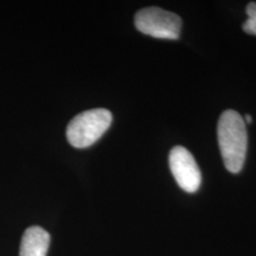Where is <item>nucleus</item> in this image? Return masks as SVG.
Returning <instances> with one entry per match:
<instances>
[{
  "label": "nucleus",
  "instance_id": "obj_6",
  "mask_svg": "<svg viewBox=\"0 0 256 256\" xmlns=\"http://www.w3.org/2000/svg\"><path fill=\"white\" fill-rule=\"evenodd\" d=\"M246 12H247L248 19L242 25L243 31L248 34L256 36V2H249L247 8H246Z\"/></svg>",
  "mask_w": 256,
  "mask_h": 256
},
{
  "label": "nucleus",
  "instance_id": "obj_7",
  "mask_svg": "<svg viewBox=\"0 0 256 256\" xmlns=\"http://www.w3.org/2000/svg\"><path fill=\"white\" fill-rule=\"evenodd\" d=\"M243 120H244L246 124H252V118L250 116V115H246L244 119H243Z\"/></svg>",
  "mask_w": 256,
  "mask_h": 256
},
{
  "label": "nucleus",
  "instance_id": "obj_4",
  "mask_svg": "<svg viewBox=\"0 0 256 256\" xmlns=\"http://www.w3.org/2000/svg\"><path fill=\"white\" fill-rule=\"evenodd\" d=\"M168 165L179 188L194 194L202 184V174L194 156L183 146H176L168 156Z\"/></svg>",
  "mask_w": 256,
  "mask_h": 256
},
{
  "label": "nucleus",
  "instance_id": "obj_1",
  "mask_svg": "<svg viewBox=\"0 0 256 256\" xmlns=\"http://www.w3.org/2000/svg\"><path fill=\"white\" fill-rule=\"evenodd\" d=\"M217 136L226 168L232 174L241 172L247 156L248 133L244 120L238 112H223L217 126Z\"/></svg>",
  "mask_w": 256,
  "mask_h": 256
},
{
  "label": "nucleus",
  "instance_id": "obj_5",
  "mask_svg": "<svg viewBox=\"0 0 256 256\" xmlns=\"http://www.w3.org/2000/svg\"><path fill=\"white\" fill-rule=\"evenodd\" d=\"M49 247V232L40 226H30L25 230L22 238L19 256H46Z\"/></svg>",
  "mask_w": 256,
  "mask_h": 256
},
{
  "label": "nucleus",
  "instance_id": "obj_2",
  "mask_svg": "<svg viewBox=\"0 0 256 256\" xmlns=\"http://www.w3.org/2000/svg\"><path fill=\"white\" fill-rule=\"evenodd\" d=\"M113 115L104 108L82 112L70 121L66 139L76 148H86L98 142L110 128Z\"/></svg>",
  "mask_w": 256,
  "mask_h": 256
},
{
  "label": "nucleus",
  "instance_id": "obj_3",
  "mask_svg": "<svg viewBox=\"0 0 256 256\" xmlns=\"http://www.w3.org/2000/svg\"><path fill=\"white\" fill-rule=\"evenodd\" d=\"M138 30L147 36L162 40H177L182 30V19L174 12L159 8L140 10L134 18Z\"/></svg>",
  "mask_w": 256,
  "mask_h": 256
}]
</instances>
